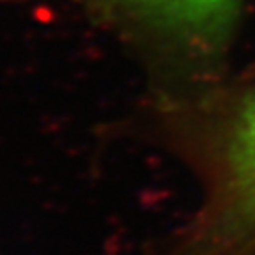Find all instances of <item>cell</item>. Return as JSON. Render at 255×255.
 <instances>
[{"label": "cell", "mask_w": 255, "mask_h": 255, "mask_svg": "<svg viewBox=\"0 0 255 255\" xmlns=\"http://www.w3.org/2000/svg\"><path fill=\"white\" fill-rule=\"evenodd\" d=\"M206 114L193 149L202 199L163 255H255V84Z\"/></svg>", "instance_id": "cell-1"}, {"label": "cell", "mask_w": 255, "mask_h": 255, "mask_svg": "<svg viewBox=\"0 0 255 255\" xmlns=\"http://www.w3.org/2000/svg\"><path fill=\"white\" fill-rule=\"evenodd\" d=\"M94 14L163 62L211 75L227 55L245 0H85Z\"/></svg>", "instance_id": "cell-2"}, {"label": "cell", "mask_w": 255, "mask_h": 255, "mask_svg": "<svg viewBox=\"0 0 255 255\" xmlns=\"http://www.w3.org/2000/svg\"><path fill=\"white\" fill-rule=\"evenodd\" d=\"M18 2H23V0H0V5H5V4H18Z\"/></svg>", "instance_id": "cell-3"}]
</instances>
